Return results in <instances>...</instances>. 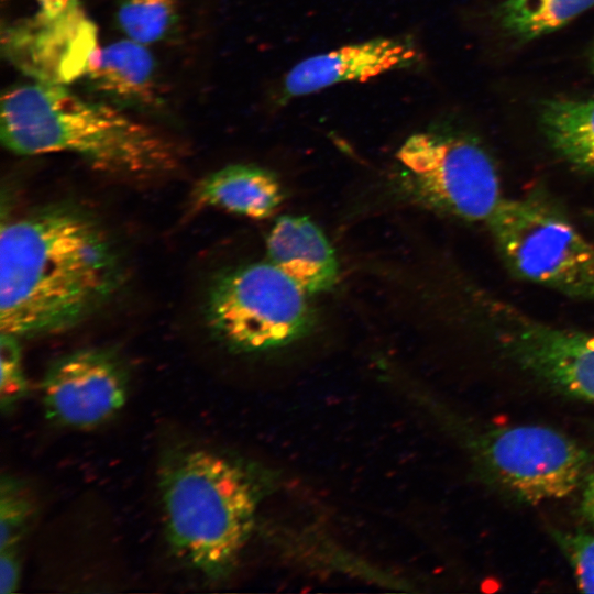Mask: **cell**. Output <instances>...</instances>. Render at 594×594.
Here are the masks:
<instances>
[{
  "label": "cell",
  "instance_id": "cell-10",
  "mask_svg": "<svg viewBox=\"0 0 594 594\" xmlns=\"http://www.w3.org/2000/svg\"><path fill=\"white\" fill-rule=\"evenodd\" d=\"M419 59L408 41L378 37L310 56L285 76L284 95L301 97L348 81H365L384 73L414 66Z\"/></svg>",
  "mask_w": 594,
  "mask_h": 594
},
{
  "label": "cell",
  "instance_id": "cell-12",
  "mask_svg": "<svg viewBox=\"0 0 594 594\" xmlns=\"http://www.w3.org/2000/svg\"><path fill=\"white\" fill-rule=\"evenodd\" d=\"M270 262L308 294L331 289L339 265L323 232L307 217H279L267 238Z\"/></svg>",
  "mask_w": 594,
  "mask_h": 594
},
{
  "label": "cell",
  "instance_id": "cell-1",
  "mask_svg": "<svg viewBox=\"0 0 594 594\" xmlns=\"http://www.w3.org/2000/svg\"><path fill=\"white\" fill-rule=\"evenodd\" d=\"M121 265L86 211L44 207L2 224L0 330L16 338L68 329L117 290Z\"/></svg>",
  "mask_w": 594,
  "mask_h": 594
},
{
  "label": "cell",
  "instance_id": "cell-9",
  "mask_svg": "<svg viewBox=\"0 0 594 594\" xmlns=\"http://www.w3.org/2000/svg\"><path fill=\"white\" fill-rule=\"evenodd\" d=\"M41 393L47 419L63 427L89 429L122 409L128 399L129 377L113 353L84 349L50 366Z\"/></svg>",
  "mask_w": 594,
  "mask_h": 594
},
{
  "label": "cell",
  "instance_id": "cell-11",
  "mask_svg": "<svg viewBox=\"0 0 594 594\" xmlns=\"http://www.w3.org/2000/svg\"><path fill=\"white\" fill-rule=\"evenodd\" d=\"M147 46L129 37L97 46L81 78L105 102L122 110H157L163 100Z\"/></svg>",
  "mask_w": 594,
  "mask_h": 594
},
{
  "label": "cell",
  "instance_id": "cell-13",
  "mask_svg": "<svg viewBox=\"0 0 594 594\" xmlns=\"http://www.w3.org/2000/svg\"><path fill=\"white\" fill-rule=\"evenodd\" d=\"M283 199L277 176L249 164L228 165L205 176L191 195L196 208H218L254 219L272 216Z\"/></svg>",
  "mask_w": 594,
  "mask_h": 594
},
{
  "label": "cell",
  "instance_id": "cell-7",
  "mask_svg": "<svg viewBox=\"0 0 594 594\" xmlns=\"http://www.w3.org/2000/svg\"><path fill=\"white\" fill-rule=\"evenodd\" d=\"M479 451L496 481L528 504L569 496L588 464L587 453L574 440L537 425L492 430L480 441Z\"/></svg>",
  "mask_w": 594,
  "mask_h": 594
},
{
  "label": "cell",
  "instance_id": "cell-22",
  "mask_svg": "<svg viewBox=\"0 0 594 594\" xmlns=\"http://www.w3.org/2000/svg\"><path fill=\"white\" fill-rule=\"evenodd\" d=\"M593 72H594V55H593Z\"/></svg>",
  "mask_w": 594,
  "mask_h": 594
},
{
  "label": "cell",
  "instance_id": "cell-8",
  "mask_svg": "<svg viewBox=\"0 0 594 594\" xmlns=\"http://www.w3.org/2000/svg\"><path fill=\"white\" fill-rule=\"evenodd\" d=\"M484 310L503 349L522 369L573 397L594 403V336L539 321L491 298Z\"/></svg>",
  "mask_w": 594,
  "mask_h": 594
},
{
  "label": "cell",
  "instance_id": "cell-6",
  "mask_svg": "<svg viewBox=\"0 0 594 594\" xmlns=\"http://www.w3.org/2000/svg\"><path fill=\"white\" fill-rule=\"evenodd\" d=\"M396 158L411 194L441 212L487 222L504 200L492 160L466 139L418 132L404 142Z\"/></svg>",
  "mask_w": 594,
  "mask_h": 594
},
{
  "label": "cell",
  "instance_id": "cell-19",
  "mask_svg": "<svg viewBox=\"0 0 594 594\" xmlns=\"http://www.w3.org/2000/svg\"><path fill=\"white\" fill-rule=\"evenodd\" d=\"M557 540L571 561L579 590L594 593V536L563 534Z\"/></svg>",
  "mask_w": 594,
  "mask_h": 594
},
{
  "label": "cell",
  "instance_id": "cell-16",
  "mask_svg": "<svg viewBox=\"0 0 594 594\" xmlns=\"http://www.w3.org/2000/svg\"><path fill=\"white\" fill-rule=\"evenodd\" d=\"M177 13V0H119L117 21L127 37L151 45L169 35Z\"/></svg>",
  "mask_w": 594,
  "mask_h": 594
},
{
  "label": "cell",
  "instance_id": "cell-21",
  "mask_svg": "<svg viewBox=\"0 0 594 594\" xmlns=\"http://www.w3.org/2000/svg\"><path fill=\"white\" fill-rule=\"evenodd\" d=\"M581 506L583 515L594 526V472L586 477Z\"/></svg>",
  "mask_w": 594,
  "mask_h": 594
},
{
  "label": "cell",
  "instance_id": "cell-2",
  "mask_svg": "<svg viewBox=\"0 0 594 594\" xmlns=\"http://www.w3.org/2000/svg\"><path fill=\"white\" fill-rule=\"evenodd\" d=\"M0 138L15 154L69 153L99 170L139 178L174 170L182 154L172 139L122 109L41 80L2 94Z\"/></svg>",
  "mask_w": 594,
  "mask_h": 594
},
{
  "label": "cell",
  "instance_id": "cell-3",
  "mask_svg": "<svg viewBox=\"0 0 594 594\" xmlns=\"http://www.w3.org/2000/svg\"><path fill=\"white\" fill-rule=\"evenodd\" d=\"M158 491L174 554L210 581L229 575L255 524L260 495L250 471L218 452L180 447L162 460Z\"/></svg>",
  "mask_w": 594,
  "mask_h": 594
},
{
  "label": "cell",
  "instance_id": "cell-15",
  "mask_svg": "<svg viewBox=\"0 0 594 594\" xmlns=\"http://www.w3.org/2000/svg\"><path fill=\"white\" fill-rule=\"evenodd\" d=\"M592 7L594 0H504L499 20L508 34L528 41L563 26Z\"/></svg>",
  "mask_w": 594,
  "mask_h": 594
},
{
  "label": "cell",
  "instance_id": "cell-17",
  "mask_svg": "<svg viewBox=\"0 0 594 594\" xmlns=\"http://www.w3.org/2000/svg\"><path fill=\"white\" fill-rule=\"evenodd\" d=\"M35 515V502L25 483L10 475L0 483V549L19 547Z\"/></svg>",
  "mask_w": 594,
  "mask_h": 594
},
{
  "label": "cell",
  "instance_id": "cell-5",
  "mask_svg": "<svg viewBox=\"0 0 594 594\" xmlns=\"http://www.w3.org/2000/svg\"><path fill=\"white\" fill-rule=\"evenodd\" d=\"M486 223L518 276L594 300V245L557 208L537 198H504Z\"/></svg>",
  "mask_w": 594,
  "mask_h": 594
},
{
  "label": "cell",
  "instance_id": "cell-14",
  "mask_svg": "<svg viewBox=\"0 0 594 594\" xmlns=\"http://www.w3.org/2000/svg\"><path fill=\"white\" fill-rule=\"evenodd\" d=\"M540 122L562 157L594 172V100H548L540 109Z\"/></svg>",
  "mask_w": 594,
  "mask_h": 594
},
{
  "label": "cell",
  "instance_id": "cell-18",
  "mask_svg": "<svg viewBox=\"0 0 594 594\" xmlns=\"http://www.w3.org/2000/svg\"><path fill=\"white\" fill-rule=\"evenodd\" d=\"M19 338L1 333L0 340V403L3 411L15 407L28 392V382L22 366Z\"/></svg>",
  "mask_w": 594,
  "mask_h": 594
},
{
  "label": "cell",
  "instance_id": "cell-20",
  "mask_svg": "<svg viewBox=\"0 0 594 594\" xmlns=\"http://www.w3.org/2000/svg\"><path fill=\"white\" fill-rule=\"evenodd\" d=\"M21 558L19 547L0 549V592L1 594L14 593L21 578Z\"/></svg>",
  "mask_w": 594,
  "mask_h": 594
},
{
  "label": "cell",
  "instance_id": "cell-4",
  "mask_svg": "<svg viewBox=\"0 0 594 594\" xmlns=\"http://www.w3.org/2000/svg\"><path fill=\"white\" fill-rule=\"evenodd\" d=\"M307 295L271 262L241 265L212 282L207 320L215 334L238 352L285 346L314 328L315 314Z\"/></svg>",
  "mask_w": 594,
  "mask_h": 594
}]
</instances>
